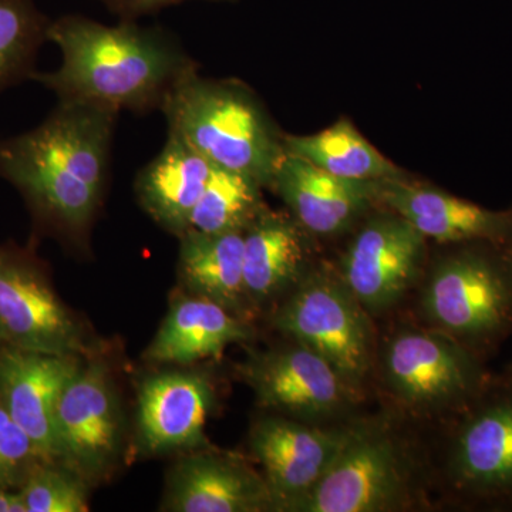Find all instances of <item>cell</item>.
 I'll list each match as a JSON object with an SVG mask.
<instances>
[{
	"label": "cell",
	"instance_id": "6da1fadb",
	"mask_svg": "<svg viewBox=\"0 0 512 512\" xmlns=\"http://www.w3.org/2000/svg\"><path fill=\"white\" fill-rule=\"evenodd\" d=\"M119 116L57 101L36 127L0 138V178L22 195L42 234L86 241L109 185Z\"/></svg>",
	"mask_w": 512,
	"mask_h": 512
},
{
	"label": "cell",
	"instance_id": "7a4b0ae2",
	"mask_svg": "<svg viewBox=\"0 0 512 512\" xmlns=\"http://www.w3.org/2000/svg\"><path fill=\"white\" fill-rule=\"evenodd\" d=\"M47 42L59 47L62 62L52 72L37 70L32 82L57 101L117 113L160 111L178 84L200 72V64L170 30L138 20L106 25L70 13L50 20Z\"/></svg>",
	"mask_w": 512,
	"mask_h": 512
},
{
	"label": "cell",
	"instance_id": "3957f363",
	"mask_svg": "<svg viewBox=\"0 0 512 512\" xmlns=\"http://www.w3.org/2000/svg\"><path fill=\"white\" fill-rule=\"evenodd\" d=\"M160 113L167 134L181 138L214 167L271 187L285 154L284 138L247 87L192 73Z\"/></svg>",
	"mask_w": 512,
	"mask_h": 512
},
{
	"label": "cell",
	"instance_id": "277c9868",
	"mask_svg": "<svg viewBox=\"0 0 512 512\" xmlns=\"http://www.w3.org/2000/svg\"><path fill=\"white\" fill-rule=\"evenodd\" d=\"M466 245L436 266L423 308L437 329L480 356L512 330V261L501 244Z\"/></svg>",
	"mask_w": 512,
	"mask_h": 512
},
{
	"label": "cell",
	"instance_id": "5b68a950",
	"mask_svg": "<svg viewBox=\"0 0 512 512\" xmlns=\"http://www.w3.org/2000/svg\"><path fill=\"white\" fill-rule=\"evenodd\" d=\"M0 338L5 345L53 355H87L83 326L57 295L35 249L0 244Z\"/></svg>",
	"mask_w": 512,
	"mask_h": 512
},
{
	"label": "cell",
	"instance_id": "8992f818",
	"mask_svg": "<svg viewBox=\"0 0 512 512\" xmlns=\"http://www.w3.org/2000/svg\"><path fill=\"white\" fill-rule=\"evenodd\" d=\"M276 328L318 353L359 384L372 363V330L367 312L342 279L313 274L276 313Z\"/></svg>",
	"mask_w": 512,
	"mask_h": 512
},
{
	"label": "cell",
	"instance_id": "52a82bcc",
	"mask_svg": "<svg viewBox=\"0 0 512 512\" xmlns=\"http://www.w3.org/2000/svg\"><path fill=\"white\" fill-rule=\"evenodd\" d=\"M409 480V464L393 436L376 427H355L328 471L293 510L390 511L402 504Z\"/></svg>",
	"mask_w": 512,
	"mask_h": 512
},
{
	"label": "cell",
	"instance_id": "ba28073f",
	"mask_svg": "<svg viewBox=\"0 0 512 512\" xmlns=\"http://www.w3.org/2000/svg\"><path fill=\"white\" fill-rule=\"evenodd\" d=\"M383 370L393 393L414 409L464 410L488 383L478 356L439 329L397 335Z\"/></svg>",
	"mask_w": 512,
	"mask_h": 512
},
{
	"label": "cell",
	"instance_id": "9c48e42d",
	"mask_svg": "<svg viewBox=\"0 0 512 512\" xmlns=\"http://www.w3.org/2000/svg\"><path fill=\"white\" fill-rule=\"evenodd\" d=\"M448 474L468 503L512 508V383H487L466 409L451 444Z\"/></svg>",
	"mask_w": 512,
	"mask_h": 512
},
{
	"label": "cell",
	"instance_id": "30bf717a",
	"mask_svg": "<svg viewBox=\"0 0 512 512\" xmlns=\"http://www.w3.org/2000/svg\"><path fill=\"white\" fill-rule=\"evenodd\" d=\"M262 407L302 421L328 420L355 400V384L301 343L271 350L245 369Z\"/></svg>",
	"mask_w": 512,
	"mask_h": 512
},
{
	"label": "cell",
	"instance_id": "8fae6325",
	"mask_svg": "<svg viewBox=\"0 0 512 512\" xmlns=\"http://www.w3.org/2000/svg\"><path fill=\"white\" fill-rule=\"evenodd\" d=\"M121 417L109 372L101 363L80 367L56 407L59 463L84 480L99 477L119 451Z\"/></svg>",
	"mask_w": 512,
	"mask_h": 512
},
{
	"label": "cell",
	"instance_id": "7c38bea8",
	"mask_svg": "<svg viewBox=\"0 0 512 512\" xmlns=\"http://www.w3.org/2000/svg\"><path fill=\"white\" fill-rule=\"evenodd\" d=\"M426 238L400 215L373 218L350 244L342 281L365 308L379 313L396 305L420 272Z\"/></svg>",
	"mask_w": 512,
	"mask_h": 512
},
{
	"label": "cell",
	"instance_id": "4fadbf2b",
	"mask_svg": "<svg viewBox=\"0 0 512 512\" xmlns=\"http://www.w3.org/2000/svg\"><path fill=\"white\" fill-rule=\"evenodd\" d=\"M79 357L9 345L0 349V406L28 434L46 461H59L56 407L64 387L82 367Z\"/></svg>",
	"mask_w": 512,
	"mask_h": 512
},
{
	"label": "cell",
	"instance_id": "5bb4252c",
	"mask_svg": "<svg viewBox=\"0 0 512 512\" xmlns=\"http://www.w3.org/2000/svg\"><path fill=\"white\" fill-rule=\"evenodd\" d=\"M349 429L325 430L291 419H264L251 431L275 507L293 510L311 493L345 443Z\"/></svg>",
	"mask_w": 512,
	"mask_h": 512
},
{
	"label": "cell",
	"instance_id": "9a60e30c",
	"mask_svg": "<svg viewBox=\"0 0 512 512\" xmlns=\"http://www.w3.org/2000/svg\"><path fill=\"white\" fill-rule=\"evenodd\" d=\"M274 498L264 477L241 458L200 451L181 458L171 470L164 510L173 512H259Z\"/></svg>",
	"mask_w": 512,
	"mask_h": 512
},
{
	"label": "cell",
	"instance_id": "2e32d148",
	"mask_svg": "<svg viewBox=\"0 0 512 512\" xmlns=\"http://www.w3.org/2000/svg\"><path fill=\"white\" fill-rule=\"evenodd\" d=\"M214 390L197 373L171 372L148 377L138 394V431L148 453L197 448L207 443L205 426Z\"/></svg>",
	"mask_w": 512,
	"mask_h": 512
},
{
	"label": "cell",
	"instance_id": "e0dca14e",
	"mask_svg": "<svg viewBox=\"0 0 512 512\" xmlns=\"http://www.w3.org/2000/svg\"><path fill=\"white\" fill-rule=\"evenodd\" d=\"M376 195L424 238L443 244L490 241L504 245L510 234L512 212L485 210L447 192L414 187L393 178L377 181Z\"/></svg>",
	"mask_w": 512,
	"mask_h": 512
},
{
	"label": "cell",
	"instance_id": "ac0fdd59",
	"mask_svg": "<svg viewBox=\"0 0 512 512\" xmlns=\"http://www.w3.org/2000/svg\"><path fill=\"white\" fill-rule=\"evenodd\" d=\"M272 187L299 224L319 235L343 231L376 197V183L336 177L286 150Z\"/></svg>",
	"mask_w": 512,
	"mask_h": 512
},
{
	"label": "cell",
	"instance_id": "d6986e66",
	"mask_svg": "<svg viewBox=\"0 0 512 512\" xmlns=\"http://www.w3.org/2000/svg\"><path fill=\"white\" fill-rule=\"evenodd\" d=\"M214 165L181 138L167 134L164 147L137 173L138 204L171 234L190 229L192 212L207 187Z\"/></svg>",
	"mask_w": 512,
	"mask_h": 512
},
{
	"label": "cell",
	"instance_id": "ffe728a7",
	"mask_svg": "<svg viewBox=\"0 0 512 512\" xmlns=\"http://www.w3.org/2000/svg\"><path fill=\"white\" fill-rule=\"evenodd\" d=\"M251 338L247 323L231 311L201 296H183L150 343L146 359L157 363L191 365L218 357L232 343Z\"/></svg>",
	"mask_w": 512,
	"mask_h": 512
},
{
	"label": "cell",
	"instance_id": "44dd1931",
	"mask_svg": "<svg viewBox=\"0 0 512 512\" xmlns=\"http://www.w3.org/2000/svg\"><path fill=\"white\" fill-rule=\"evenodd\" d=\"M305 259L301 228L281 212L262 208L244 231L247 301L268 302L298 285Z\"/></svg>",
	"mask_w": 512,
	"mask_h": 512
},
{
	"label": "cell",
	"instance_id": "7402d4cb",
	"mask_svg": "<svg viewBox=\"0 0 512 512\" xmlns=\"http://www.w3.org/2000/svg\"><path fill=\"white\" fill-rule=\"evenodd\" d=\"M178 275L195 296L220 303L234 312L247 301L244 286V231L180 235Z\"/></svg>",
	"mask_w": 512,
	"mask_h": 512
},
{
	"label": "cell",
	"instance_id": "603a6c76",
	"mask_svg": "<svg viewBox=\"0 0 512 512\" xmlns=\"http://www.w3.org/2000/svg\"><path fill=\"white\" fill-rule=\"evenodd\" d=\"M284 147L288 153L346 180L377 183L399 175V170L346 120L312 136H285Z\"/></svg>",
	"mask_w": 512,
	"mask_h": 512
},
{
	"label": "cell",
	"instance_id": "cb8c5ba5",
	"mask_svg": "<svg viewBox=\"0 0 512 512\" xmlns=\"http://www.w3.org/2000/svg\"><path fill=\"white\" fill-rule=\"evenodd\" d=\"M50 20L35 0H0V94L35 76Z\"/></svg>",
	"mask_w": 512,
	"mask_h": 512
},
{
	"label": "cell",
	"instance_id": "d4e9b609",
	"mask_svg": "<svg viewBox=\"0 0 512 512\" xmlns=\"http://www.w3.org/2000/svg\"><path fill=\"white\" fill-rule=\"evenodd\" d=\"M261 188L245 175L214 167L192 212L190 229L210 234L245 231L264 208Z\"/></svg>",
	"mask_w": 512,
	"mask_h": 512
},
{
	"label": "cell",
	"instance_id": "484cf974",
	"mask_svg": "<svg viewBox=\"0 0 512 512\" xmlns=\"http://www.w3.org/2000/svg\"><path fill=\"white\" fill-rule=\"evenodd\" d=\"M19 491L28 512L90 510L84 478L59 461L40 463Z\"/></svg>",
	"mask_w": 512,
	"mask_h": 512
},
{
	"label": "cell",
	"instance_id": "4316f807",
	"mask_svg": "<svg viewBox=\"0 0 512 512\" xmlns=\"http://www.w3.org/2000/svg\"><path fill=\"white\" fill-rule=\"evenodd\" d=\"M46 458L22 427L0 406V487L20 490Z\"/></svg>",
	"mask_w": 512,
	"mask_h": 512
},
{
	"label": "cell",
	"instance_id": "83f0119b",
	"mask_svg": "<svg viewBox=\"0 0 512 512\" xmlns=\"http://www.w3.org/2000/svg\"><path fill=\"white\" fill-rule=\"evenodd\" d=\"M117 19L140 20L161 10L187 2H224V0H96Z\"/></svg>",
	"mask_w": 512,
	"mask_h": 512
},
{
	"label": "cell",
	"instance_id": "f1b7e54d",
	"mask_svg": "<svg viewBox=\"0 0 512 512\" xmlns=\"http://www.w3.org/2000/svg\"><path fill=\"white\" fill-rule=\"evenodd\" d=\"M0 512H28L19 490L0 487Z\"/></svg>",
	"mask_w": 512,
	"mask_h": 512
},
{
	"label": "cell",
	"instance_id": "f546056e",
	"mask_svg": "<svg viewBox=\"0 0 512 512\" xmlns=\"http://www.w3.org/2000/svg\"><path fill=\"white\" fill-rule=\"evenodd\" d=\"M505 247H507L508 255H510L512 261V220H511V228L510 234H508L507 241H505Z\"/></svg>",
	"mask_w": 512,
	"mask_h": 512
},
{
	"label": "cell",
	"instance_id": "4dcf8cb0",
	"mask_svg": "<svg viewBox=\"0 0 512 512\" xmlns=\"http://www.w3.org/2000/svg\"><path fill=\"white\" fill-rule=\"evenodd\" d=\"M5 345V343H3V340L2 338H0V349H2V346Z\"/></svg>",
	"mask_w": 512,
	"mask_h": 512
}]
</instances>
